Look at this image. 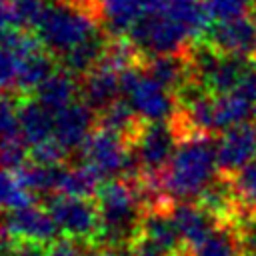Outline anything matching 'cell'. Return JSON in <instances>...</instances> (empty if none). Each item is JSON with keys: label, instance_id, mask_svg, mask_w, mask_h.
Here are the masks:
<instances>
[{"label": "cell", "instance_id": "cell-1", "mask_svg": "<svg viewBox=\"0 0 256 256\" xmlns=\"http://www.w3.org/2000/svg\"><path fill=\"white\" fill-rule=\"evenodd\" d=\"M218 174L216 142L210 134H192L180 138L168 166L160 174V184L168 198L190 200Z\"/></svg>", "mask_w": 256, "mask_h": 256}, {"label": "cell", "instance_id": "cell-2", "mask_svg": "<svg viewBox=\"0 0 256 256\" xmlns=\"http://www.w3.org/2000/svg\"><path fill=\"white\" fill-rule=\"evenodd\" d=\"M94 0H56L48 2L32 28L52 54H66L74 46L100 34Z\"/></svg>", "mask_w": 256, "mask_h": 256}, {"label": "cell", "instance_id": "cell-3", "mask_svg": "<svg viewBox=\"0 0 256 256\" xmlns=\"http://www.w3.org/2000/svg\"><path fill=\"white\" fill-rule=\"evenodd\" d=\"M96 206L100 212L98 240L112 248H122L134 242L144 216V204L138 186L124 180H104L96 192Z\"/></svg>", "mask_w": 256, "mask_h": 256}, {"label": "cell", "instance_id": "cell-4", "mask_svg": "<svg viewBox=\"0 0 256 256\" xmlns=\"http://www.w3.org/2000/svg\"><path fill=\"white\" fill-rule=\"evenodd\" d=\"M126 36L136 50L144 52V56L182 54L188 52L192 42L196 40L194 34L166 10L144 14L132 24Z\"/></svg>", "mask_w": 256, "mask_h": 256}, {"label": "cell", "instance_id": "cell-5", "mask_svg": "<svg viewBox=\"0 0 256 256\" xmlns=\"http://www.w3.org/2000/svg\"><path fill=\"white\" fill-rule=\"evenodd\" d=\"M128 142L126 136L100 126L98 130L90 132V136L86 138V142L78 152L82 156V162L96 168L104 178L124 174L128 178L138 180L142 176V168L134 154L132 144Z\"/></svg>", "mask_w": 256, "mask_h": 256}, {"label": "cell", "instance_id": "cell-6", "mask_svg": "<svg viewBox=\"0 0 256 256\" xmlns=\"http://www.w3.org/2000/svg\"><path fill=\"white\" fill-rule=\"evenodd\" d=\"M180 142L178 128L170 120H154L140 126L130 140L140 162L142 176H160Z\"/></svg>", "mask_w": 256, "mask_h": 256}, {"label": "cell", "instance_id": "cell-7", "mask_svg": "<svg viewBox=\"0 0 256 256\" xmlns=\"http://www.w3.org/2000/svg\"><path fill=\"white\" fill-rule=\"evenodd\" d=\"M44 208L54 218L58 230L76 240H98L100 212L98 206L82 196H68L54 192L44 200Z\"/></svg>", "mask_w": 256, "mask_h": 256}, {"label": "cell", "instance_id": "cell-8", "mask_svg": "<svg viewBox=\"0 0 256 256\" xmlns=\"http://www.w3.org/2000/svg\"><path fill=\"white\" fill-rule=\"evenodd\" d=\"M126 98L132 102L138 116L146 122L170 120L178 110V100L172 90L162 86L144 70L126 90Z\"/></svg>", "mask_w": 256, "mask_h": 256}, {"label": "cell", "instance_id": "cell-9", "mask_svg": "<svg viewBox=\"0 0 256 256\" xmlns=\"http://www.w3.org/2000/svg\"><path fill=\"white\" fill-rule=\"evenodd\" d=\"M200 40L208 42L222 54H240L254 58L256 20L248 14L230 20H214L208 24Z\"/></svg>", "mask_w": 256, "mask_h": 256}, {"label": "cell", "instance_id": "cell-10", "mask_svg": "<svg viewBox=\"0 0 256 256\" xmlns=\"http://www.w3.org/2000/svg\"><path fill=\"white\" fill-rule=\"evenodd\" d=\"M256 156V120L240 122L220 132L216 140V158L220 174H234Z\"/></svg>", "mask_w": 256, "mask_h": 256}, {"label": "cell", "instance_id": "cell-11", "mask_svg": "<svg viewBox=\"0 0 256 256\" xmlns=\"http://www.w3.org/2000/svg\"><path fill=\"white\" fill-rule=\"evenodd\" d=\"M14 240H34L42 244H52L58 240V226L46 208L34 204L8 210L4 216V228Z\"/></svg>", "mask_w": 256, "mask_h": 256}, {"label": "cell", "instance_id": "cell-12", "mask_svg": "<svg viewBox=\"0 0 256 256\" xmlns=\"http://www.w3.org/2000/svg\"><path fill=\"white\" fill-rule=\"evenodd\" d=\"M94 108L88 102L74 100L72 104L54 112V138L68 150H80L92 132Z\"/></svg>", "mask_w": 256, "mask_h": 256}, {"label": "cell", "instance_id": "cell-13", "mask_svg": "<svg viewBox=\"0 0 256 256\" xmlns=\"http://www.w3.org/2000/svg\"><path fill=\"white\" fill-rule=\"evenodd\" d=\"M170 216L186 244L188 250H194L196 246H200L216 228L222 226V222L212 216L206 208H202L198 202H174L170 206Z\"/></svg>", "mask_w": 256, "mask_h": 256}, {"label": "cell", "instance_id": "cell-14", "mask_svg": "<svg viewBox=\"0 0 256 256\" xmlns=\"http://www.w3.org/2000/svg\"><path fill=\"white\" fill-rule=\"evenodd\" d=\"M98 14L114 36H124L144 14L164 10V0H94Z\"/></svg>", "mask_w": 256, "mask_h": 256}, {"label": "cell", "instance_id": "cell-15", "mask_svg": "<svg viewBox=\"0 0 256 256\" xmlns=\"http://www.w3.org/2000/svg\"><path fill=\"white\" fill-rule=\"evenodd\" d=\"M82 94H84V102H88L94 110L106 108L110 102L118 98V94H122L120 72L108 64L98 62L92 70L84 74Z\"/></svg>", "mask_w": 256, "mask_h": 256}, {"label": "cell", "instance_id": "cell-16", "mask_svg": "<svg viewBox=\"0 0 256 256\" xmlns=\"http://www.w3.org/2000/svg\"><path fill=\"white\" fill-rule=\"evenodd\" d=\"M146 74H150L154 80H158L162 86L172 90L174 94L194 78L192 64L188 58V52L182 54H154L146 60Z\"/></svg>", "mask_w": 256, "mask_h": 256}, {"label": "cell", "instance_id": "cell-17", "mask_svg": "<svg viewBox=\"0 0 256 256\" xmlns=\"http://www.w3.org/2000/svg\"><path fill=\"white\" fill-rule=\"evenodd\" d=\"M80 90V84L74 80V74L70 70H56L52 72L36 90V100L48 108L50 112H58L60 108L74 102L76 92Z\"/></svg>", "mask_w": 256, "mask_h": 256}, {"label": "cell", "instance_id": "cell-18", "mask_svg": "<svg viewBox=\"0 0 256 256\" xmlns=\"http://www.w3.org/2000/svg\"><path fill=\"white\" fill-rule=\"evenodd\" d=\"M104 180L106 178L86 162H82L78 166H72V168L60 166L56 192L58 194H68V196L90 198V196H96V192H98V188Z\"/></svg>", "mask_w": 256, "mask_h": 256}, {"label": "cell", "instance_id": "cell-19", "mask_svg": "<svg viewBox=\"0 0 256 256\" xmlns=\"http://www.w3.org/2000/svg\"><path fill=\"white\" fill-rule=\"evenodd\" d=\"M20 134L34 146L46 138L54 136V112L44 108L38 100H28L20 104Z\"/></svg>", "mask_w": 256, "mask_h": 256}, {"label": "cell", "instance_id": "cell-20", "mask_svg": "<svg viewBox=\"0 0 256 256\" xmlns=\"http://www.w3.org/2000/svg\"><path fill=\"white\" fill-rule=\"evenodd\" d=\"M100 126L114 130L122 136H126L128 140L134 138V134L140 130V116L134 110L132 102L126 98H116L114 102H110L106 108L100 110Z\"/></svg>", "mask_w": 256, "mask_h": 256}, {"label": "cell", "instance_id": "cell-21", "mask_svg": "<svg viewBox=\"0 0 256 256\" xmlns=\"http://www.w3.org/2000/svg\"><path fill=\"white\" fill-rule=\"evenodd\" d=\"M106 48H108V40L98 34V36L74 46L72 50L62 54L60 58H62L64 68L70 70L72 74H86L88 70H92L100 62Z\"/></svg>", "mask_w": 256, "mask_h": 256}, {"label": "cell", "instance_id": "cell-22", "mask_svg": "<svg viewBox=\"0 0 256 256\" xmlns=\"http://www.w3.org/2000/svg\"><path fill=\"white\" fill-rule=\"evenodd\" d=\"M164 10L172 18L182 22L194 34L196 40L202 38L204 30L212 22L202 0H164Z\"/></svg>", "mask_w": 256, "mask_h": 256}, {"label": "cell", "instance_id": "cell-23", "mask_svg": "<svg viewBox=\"0 0 256 256\" xmlns=\"http://www.w3.org/2000/svg\"><path fill=\"white\" fill-rule=\"evenodd\" d=\"M54 70V60L42 48L20 56V74H18V88L20 90H36Z\"/></svg>", "mask_w": 256, "mask_h": 256}, {"label": "cell", "instance_id": "cell-24", "mask_svg": "<svg viewBox=\"0 0 256 256\" xmlns=\"http://www.w3.org/2000/svg\"><path fill=\"white\" fill-rule=\"evenodd\" d=\"M190 256H242V252L232 228L228 224H222L200 246L190 250Z\"/></svg>", "mask_w": 256, "mask_h": 256}, {"label": "cell", "instance_id": "cell-25", "mask_svg": "<svg viewBox=\"0 0 256 256\" xmlns=\"http://www.w3.org/2000/svg\"><path fill=\"white\" fill-rule=\"evenodd\" d=\"M30 204H34V192L24 188L12 170L0 166V208L16 210Z\"/></svg>", "mask_w": 256, "mask_h": 256}, {"label": "cell", "instance_id": "cell-26", "mask_svg": "<svg viewBox=\"0 0 256 256\" xmlns=\"http://www.w3.org/2000/svg\"><path fill=\"white\" fill-rule=\"evenodd\" d=\"M228 226L236 236L240 252L256 256V208L242 206L234 214V218L228 222Z\"/></svg>", "mask_w": 256, "mask_h": 256}, {"label": "cell", "instance_id": "cell-27", "mask_svg": "<svg viewBox=\"0 0 256 256\" xmlns=\"http://www.w3.org/2000/svg\"><path fill=\"white\" fill-rule=\"evenodd\" d=\"M238 200L246 208H256V160L242 166L238 172L230 174Z\"/></svg>", "mask_w": 256, "mask_h": 256}, {"label": "cell", "instance_id": "cell-28", "mask_svg": "<svg viewBox=\"0 0 256 256\" xmlns=\"http://www.w3.org/2000/svg\"><path fill=\"white\" fill-rule=\"evenodd\" d=\"M28 154H30V146L22 138V134L0 140V166L2 168L18 170L20 166L28 162Z\"/></svg>", "mask_w": 256, "mask_h": 256}, {"label": "cell", "instance_id": "cell-29", "mask_svg": "<svg viewBox=\"0 0 256 256\" xmlns=\"http://www.w3.org/2000/svg\"><path fill=\"white\" fill-rule=\"evenodd\" d=\"M20 104L8 92L0 94V140L20 136Z\"/></svg>", "mask_w": 256, "mask_h": 256}, {"label": "cell", "instance_id": "cell-30", "mask_svg": "<svg viewBox=\"0 0 256 256\" xmlns=\"http://www.w3.org/2000/svg\"><path fill=\"white\" fill-rule=\"evenodd\" d=\"M210 20H230L248 14L252 0H202Z\"/></svg>", "mask_w": 256, "mask_h": 256}, {"label": "cell", "instance_id": "cell-31", "mask_svg": "<svg viewBox=\"0 0 256 256\" xmlns=\"http://www.w3.org/2000/svg\"><path fill=\"white\" fill-rule=\"evenodd\" d=\"M20 56L0 46V94L18 88Z\"/></svg>", "mask_w": 256, "mask_h": 256}, {"label": "cell", "instance_id": "cell-32", "mask_svg": "<svg viewBox=\"0 0 256 256\" xmlns=\"http://www.w3.org/2000/svg\"><path fill=\"white\" fill-rule=\"evenodd\" d=\"M68 150L52 136V138H46L34 146H30V156L34 162H40V164H62V160L66 158Z\"/></svg>", "mask_w": 256, "mask_h": 256}, {"label": "cell", "instance_id": "cell-33", "mask_svg": "<svg viewBox=\"0 0 256 256\" xmlns=\"http://www.w3.org/2000/svg\"><path fill=\"white\" fill-rule=\"evenodd\" d=\"M46 256H80V254H78V248L70 240H54L48 246Z\"/></svg>", "mask_w": 256, "mask_h": 256}, {"label": "cell", "instance_id": "cell-34", "mask_svg": "<svg viewBox=\"0 0 256 256\" xmlns=\"http://www.w3.org/2000/svg\"><path fill=\"white\" fill-rule=\"evenodd\" d=\"M84 256H136L134 252H124V250H120V248H108V250H90V252H86Z\"/></svg>", "mask_w": 256, "mask_h": 256}, {"label": "cell", "instance_id": "cell-35", "mask_svg": "<svg viewBox=\"0 0 256 256\" xmlns=\"http://www.w3.org/2000/svg\"><path fill=\"white\" fill-rule=\"evenodd\" d=\"M8 2H10V0H0V8H2V6H6Z\"/></svg>", "mask_w": 256, "mask_h": 256}, {"label": "cell", "instance_id": "cell-36", "mask_svg": "<svg viewBox=\"0 0 256 256\" xmlns=\"http://www.w3.org/2000/svg\"><path fill=\"white\" fill-rule=\"evenodd\" d=\"M242 256H254V254H242Z\"/></svg>", "mask_w": 256, "mask_h": 256}, {"label": "cell", "instance_id": "cell-37", "mask_svg": "<svg viewBox=\"0 0 256 256\" xmlns=\"http://www.w3.org/2000/svg\"><path fill=\"white\" fill-rule=\"evenodd\" d=\"M254 58H256V50H254Z\"/></svg>", "mask_w": 256, "mask_h": 256}, {"label": "cell", "instance_id": "cell-38", "mask_svg": "<svg viewBox=\"0 0 256 256\" xmlns=\"http://www.w3.org/2000/svg\"><path fill=\"white\" fill-rule=\"evenodd\" d=\"M254 10H256V4H254Z\"/></svg>", "mask_w": 256, "mask_h": 256}]
</instances>
